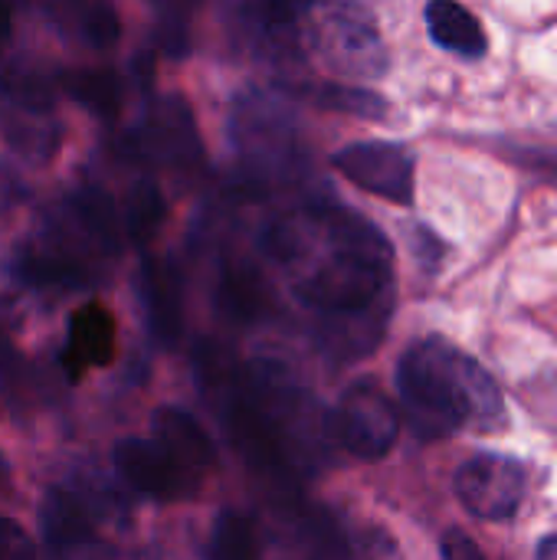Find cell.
Returning a JSON list of instances; mask_svg holds the SVG:
<instances>
[{
	"label": "cell",
	"instance_id": "cell-1",
	"mask_svg": "<svg viewBox=\"0 0 557 560\" xmlns=\"http://www.w3.org/2000/svg\"><path fill=\"white\" fill-rule=\"evenodd\" d=\"M325 256L299 282V302L315 315L325 351L341 361L371 354L394 312V249L387 236L348 207H318Z\"/></svg>",
	"mask_w": 557,
	"mask_h": 560
},
{
	"label": "cell",
	"instance_id": "cell-2",
	"mask_svg": "<svg viewBox=\"0 0 557 560\" xmlns=\"http://www.w3.org/2000/svg\"><path fill=\"white\" fill-rule=\"evenodd\" d=\"M397 390L410 427L423 440L466 427L492 430L506 417L496 377L453 341L430 335L414 341L397 364Z\"/></svg>",
	"mask_w": 557,
	"mask_h": 560
},
{
	"label": "cell",
	"instance_id": "cell-3",
	"mask_svg": "<svg viewBox=\"0 0 557 560\" xmlns=\"http://www.w3.org/2000/svg\"><path fill=\"white\" fill-rule=\"evenodd\" d=\"M332 433L351 456L384 459L397 443L401 413L374 381H358L332 410Z\"/></svg>",
	"mask_w": 557,
	"mask_h": 560
},
{
	"label": "cell",
	"instance_id": "cell-4",
	"mask_svg": "<svg viewBox=\"0 0 557 560\" xmlns=\"http://www.w3.org/2000/svg\"><path fill=\"white\" fill-rule=\"evenodd\" d=\"M318 46L325 59L345 75L374 79L387 72L384 39L361 0H328L318 26Z\"/></svg>",
	"mask_w": 557,
	"mask_h": 560
},
{
	"label": "cell",
	"instance_id": "cell-5",
	"mask_svg": "<svg viewBox=\"0 0 557 560\" xmlns=\"http://www.w3.org/2000/svg\"><path fill=\"white\" fill-rule=\"evenodd\" d=\"M332 167L345 174L355 187L391 200L397 207H414L417 197V158L397 141H355L332 154Z\"/></svg>",
	"mask_w": 557,
	"mask_h": 560
},
{
	"label": "cell",
	"instance_id": "cell-6",
	"mask_svg": "<svg viewBox=\"0 0 557 560\" xmlns=\"http://www.w3.org/2000/svg\"><path fill=\"white\" fill-rule=\"evenodd\" d=\"M456 499L486 522H506L519 512L529 486V472L515 456L479 453L456 469Z\"/></svg>",
	"mask_w": 557,
	"mask_h": 560
},
{
	"label": "cell",
	"instance_id": "cell-7",
	"mask_svg": "<svg viewBox=\"0 0 557 560\" xmlns=\"http://www.w3.org/2000/svg\"><path fill=\"white\" fill-rule=\"evenodd\" d=\"M115 469L128 489L158 502H181L197 492V476L187 472L158 440H121L115 446Z\"/></svg>",
	"mask_w": 557,
	"mask_h": 560
},
{
	"label": "cell",
	"instance_id": "cell-8",
	"mask_svg": "<svg viewBox=\"0 0 557 560\" xmlns=\"http://www.w3.org/2000/svg\"><path fill=\"white\" fill-rule=\"evenodd\" d=\"M39 528L53 560H108L92 509L69 489H49L39 509Z\"/></svg>",
	"mask_w": 557,
	"mask_h": 560
},
{
	"label": "cell",
	"instance_id": "cell-9",
	"mask_svg": "<svg viewBox=\"0 0 557 560\" xmlns=\"http://www.w3.org/2000/svg\"><path fill=\"white\" fill-rule=\"evenodd\" d=\"M138 148L171 167L194 164L200 158V138L190 108L181 98H161L151 105L141 131H138Z\"/></svg>",
	"mask_w": 557,
	"mask_h": 560
},
{
	"label": "cell",
	"instance_id": "cell-10",
	"mask_svg": "<svg viewBox=\"0 0 557 560\" xmlns=\"http://www.w3.org/2000/svg\"><path fill=\"white\" fill-rule=\"evenodd\" d=\"M115 358V318L108 308L89 302L72 312L69 338L62 351V368L72 381H79L89 368H105Z\"/></svg>",
	"mask_w": 557,
	"mask_h": 560
},
{
	"label": "cell",
	"instance_id": "cell-11",
	"mask_svg": "<svg viewBox=\"0 0 557 560\" xmlns=\"http://www.w3.org/2000/svg\"><path fill=\"white\" fill-rule=\"evenodd\" d=\"M423 20H427L430 39L440 49H446V52H453V56H460L466 62H479L489 52V36H486L479 16L466 3H460V0H427Z\"/></svg>",
	"mask_w": 557,
	"mask_h": 560
},
{
	"label": "cell",
	"instance_id": "cell-12",
	"mask_svg": "<svg viewBox=\"0 0 557 560\" xmlns=\"http://www.w3.org/2000/svg\"><path fill=\"white\" fill-rule=\"evenodd\" d=\"M138 289H141V302H144L154 338L164 345H174L181 338V325H184V302H181L177 272L167 262L148 259L141 266Z\"/></svg>",
	"mask_w": 557,
	"mask_h": 560
},
{
	"label": "cell",
	"instance_id": "cell-13",
	"mask_svg": "<svg viewBox=\"0 0 557 560\" xmlns=\"http://www.w3.org/2000/svg\"><path fill=\"white\" fill-rule=\"evenodd\" d=\"M151 427H154V440L197 479L213 466V443L190 413L177 407H161L151 417Z\"/></svg>",
	"mask_w": 557,
	"mask_h": 560
},
{
	"label": "cell",
	"instance_id": "cell-14",
	"mask_svg": "<svg viewBox=\"0 0 557 560\" xmlns=\"http://www.w3.org/2000/svg\"><path fill=\"white\" fill-rule=\"evenodd\" d=\"M207 560H263V538L256 522L240 509H223L210 528Z\"/></svg>",
	"mask_w": 557,
	"mask_h": 560
},
{
	"label": "cell",
	"instance_id": "cell-15",
	"mask_svg": "<svg viewBox=\"0 0 557 560\" xmlns=\"http://www.w3.org/2000/svg\"><path fill=\"white\" fill-rule=\"evenodd\" d=\"M66 92L89 112L112 118L121 105V82L108 69H82L66 79Z\"/></svg>",
	"mask_w": 557,
	"mask_h": 560
},
{
	"label": "cell",
	"instance_id": "cell-16",
	"mask_svg": "<svg viewBox=\"0 0 557 560\" xmlns=\"http://www.w3.org/2000/svg\"><path fill=\"white\" fill-rule=\"evenodd\" d=\"M118 220H121V230L128 240H138V243L151 240L164 220V200H161L158 187L148 180L135 184L125 197V210L118 213Z\"/></svg>",
	"mask_w": 557,
	"mask_h": 560
},
{
	"label": "cell",
	"instance_id": "cell-17",
	"mask_svg": "<svg viewBox=\"0 0 557 560\" xmlns=\"http://www.w3.org/2000/svg\"><path fill=\"white\" fill-rule=\"evenodd\" d=\"M322 102L328 108H338V112H348L358 118H371V121H381L387 115V98H381L371 89H358V85H328L322 92Z\"/></svg>",
	"mask_w": 557,
	"mask_h": 560
},
{
	"label": "cell",
	"instance_id": "cell-18",
	"mask_svg": "<svg viewBox=\"0 0 557 560\" xmlns=\"http://www.w3.org/2000/svg\"><path fill=\"white\" fill-rule=\"evenodd\" d=\"M154 10L161 13V46L171 52V56H181L187 39H184V30H187V20L194 16V10L204 3V0H151Z\"/></svg>",
	"mask_w": 557,
	"mask_h": 560
},
{
	"label": "cell",
	"instance_id": "cell-19",
	"mask_svg": "<svg viewBox=\"0 0 557 560\" xmlns=\"http://www.w3.org/2000/svg\"><path fill=\"white\" fill-rule=\"evenodd\" d=\"M312 7L315 0H250V13L256 16V23H266V26L295 23Z\"/></svg>",
	"mask_w": 557,
	"mask_h": 560
},
{
	"label": "cell",
	"instance_id": "cell-20",
	"mask_svg": "<svg viewBox=\"0 0 557 560\" xmlns=\"http://www.w3.org/2000/svg\"><path fill=\"white\" fill-rule=\"evenodd\" d=\"M0 560H36L26 532L10 518H0Z\"/></svg>",
	"mask_w": 557,
	"mask_h": 560
},
{
	"label": "cell",
	"instance_id": "cell-21",
	"mask_svg": "<svg viewBox=\"0 0 557 560\" xmlns=\"http://www.w3.org/2000/svg\"><path fill=\"white\" fill-rule=\"evenodd\" d=\"M410 246H414L417 262H420L423 269H430V272L440 266V259H443V253H446V243H443L433 230H427V226H414Z\"/></svg>",
	"mask_w": 557,
	"mask_h": 560
},
{
	"label": "cell",
	"instance_id": "cell-22",
	"mask_svg": "<svg viewBox=\"0 0 557 560\" xmlns=\"http://www.w3.org/2000/svg\"><path fill=\"white\" fill-rule=\"evenodd\" d=\"M443 560H486L476 541L466 532H446L443 538Z\"/></svg>",
	"mask_w": 557,
	"mask_h": 560
},
{
	"label": "cell",
	"instance_id": "cell-23",
	"mask_svg": "<svg viewBox=\"0 0 557 560\" xmlns=\"http://www.w3.org/2000/svg\"><path fill=\"white\" fill-rule=\"evenodd\" d=\"M7 39H10V3L0 0V52H3Z\"/></svg>",
	"mask_w": 557,
	"mask_h": 560
},
{
	"label": "cell",
	"instance_id": "cell-24",
	"mask_svg": "<svg viewBox=\"0 0 557 560\" xmlns=\"http://www.w3.org/2000/svg\"><path fill=\"white\" fill-rule=\"evenodd\" d=\"M535 560H557V535L545 538V541L538 545V555H535Z\"/></svg>",
	"mask_w": 557,
	"mask_h": 560
},
{
	"label": "cell",
	"instance_id": "cell-25",
	"mask_svg": "<svg viewBox=\"0 0 557 560\" xmlns=\"http://www.w3.org/2000/svg\"><path fill=\"white\" fill-rule=\"evenodd\" d=\"M0 469H3V466H0Z\"/></svg>",
	"mask_w": 557,
	"mask_h": 560
}]
</instances>
